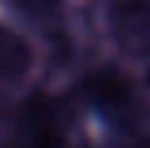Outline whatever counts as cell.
<instances>
[{"label": "cell", "mask_w": 150, "mask_h": 148, "mask_svg": "<svg viewBox=\"0 0 150 148\" xmlns=\"http://www.w3.org/2000/svg\"><path fill=\"white\" fill-rule=\"evenodd\" d=\"M139 68L122 57H100L79 74V98L96 122H128L144 107Z\"/></svg>", "instance_id": "obj_1"}, {"label": "cell", "mask_w": 150, "mask_h": 148, "mask_svg": "<svg viewBox=\"0 0 150 148\" xmlns=\"http://www.w3.org/2000/svg\"><path fill=\"white\" fill-rule=\"evenodd\" d=\"M46 52L37 28L0 4V94L22 96L44 76Z\"/></svg>", "instance_id": "obj_2"}, {"label": "cell", "mask_w": 150, "mask_h": 148, "mask_svg": "<svg viewBox=\"0 0 150 148\" xmlns=\"http://www.w3.org/2000/svg\"><path fill=\"white\" fill-rule=\"evenodd\" d=\"M144 122H146V126H148V131H150V89L144 94Z\"/></svg>", "instance_id": "obj_3"}]
</instances>
